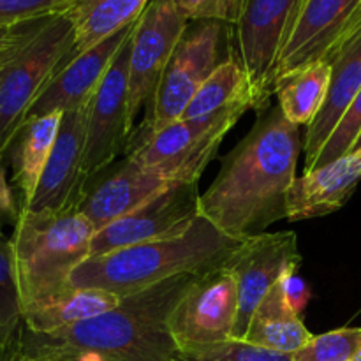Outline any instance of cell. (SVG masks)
<instances>
[{
    "label": "cell",
    "instance_id": "6da1fadb",
    "mask_svg": "<svg viewBox=\"0 0 361 361\" xmlns=\"http://www.w3.org/2000/svg\"><path fill=\"white\" fill-rule=\"evenodd\" d=\"M303 152L300 127L268 106L247 136L222 159L214 183L200 196V217L233 240L263 235L288 219V196Z\"/></svg>",
    "mask_w": 361,
    "mask_h": 361
},
{
    "label": "cell",
    "instance_id": "7a4b0ae2",
    "mask_svg": "<svg viewBox=\"0 0 361 361\" xmlns=\"http://www.w3.org/2000/svg\"><path fill=\"white\" fill-rule=\"evenodd\" d=\"M197 275H180L126 296L118 307L62 330L37 334L21 326L18 349L32 360L51 351H85L111 361H178L168 316Z\"/></svg>",
    "mask_w": 361,
    "mask_h": 361
},
{
    "label": "cell",
    "instance_id": "3957f363",
    "mask_svg": "<svg viewBox=\"0 0 361 361\" xmlns=\"http://www.w3.org/2000/svg\"><path fill=\"white\" fill-rule=\"evenodd\" d=\"M242 242L200 217L182 235L90 256L73 271L71 288L104 289L126 298L173 277L222 268Z\"/></svg>",
    "mask_w": 361,
    "mask_h": 361
},
{
    "label": "cell",
    "instance_id": "277c9868",
    "mask_svg": "<svg viewBox=\"0 0 361 361\" xmlns=\"http://www.w3.org/2000/svg\"><path fill=\"white\" fill-rule=\"evenodd\" d=\"M94 235L95 228L76 207L20 210L9 240L23 314L71 289L73 271L90 257Z\"/></svg>",
    "mask_w": 361,
    "mask_h": 361
},
{
    "label": "cell",
    "instance_id": "5b68a950",
    "mask_svg": "<svg viewBox=\"0 0 361 361\" xmlns=\"http://www.w3.org/2000/svg\"><path fill=\"white\" fill-rule=\"evenodd\" d=\"M69 13L41 18L27 37L0 60V152L6 155L28 109L74 48Z\"/></svg>",
    "mask_w": 361,
    "mask_h": 361
},
{
    "label": "cell",
    "instance_id": "8992f818",
    "mask_svg": "<svg viewBox=\"0 0 361 361\" xmlns=\"http://www.w3.org/2000/svg\"><path fill=\"white\" fill-rule=\"evenodd\" d=\"M231 56L235 55L229 44V25L189 21L166 66L143 126L136 130V136L130 137V143L145 140L182 118L204 81Z\"/></svg>",
    "mask_w": 361,
    "mask_h": 361
},
{
    "label": "cell",
    "instance_id": "52a82bcc",
    "mask_svg": "<svg viewBox=\"0 0 361 361\" xmlns=\"http://www.w3.org/2000/svg\"><path fill=\"white\" fill-rule=\"evenodd\" d=\"M247 109L250 108L236 106L203 118H180L159 133L130 143L126 155L171 183H197L226 134Z\"/></svg>",
    "mask_w": 361,
    "mask_h": 361
},
{
    "label": "cell",
    "instance_id": "ba28073f",
    "mask_svg": "<svg viewBox=\"0 0 361 361\" xmlns=\"http://www.w3.org/2000/svg\"><path fill=\"white\" fill-rule=\"evenodd\" d=\"M238 284L228 267L197 275L168 316L178 351L235 341Z\"/></svg>",
    "mask_w": 361,
    "mask_h": 361
},
{
    "label": "cell",
    "instance_id": "9c48e42d",
    "mask_svg": "<svg viewBox=\"0 0 361 361\" xmlns=\"http://www.w3.org/2000/svg\"><path fill=\"white\" fill-rule=\"evenodd\" d=\"M187 23L175 0H150L134 23L127 87V115L133 129L137 113L150 108Z\"/></svg>",
    "mask_w": 361,
    "mask_h": 361
},
{
    "label": "cell",
    "instance_id": "30bf717a",
    "mask_svg": "<svg viewBox=\"0 0 361 361\" xmlns=\"http://www.w3.org/2000/svg\"><path fill=\"white\" fill-rule=\"evenodd\" d=\"M305 0H247L235 25L236 59L256 94V109L270 106L279 56Z\"/></svg>",
    "mask_w": 361,
    "mask_h": 361
},
{
    "label": "cell",
    "instance_id": "8fae6325",
    "mask_svg": "<svg viewBox=\"0 0 361 361\" xmlns=\"http://www.w3.org/2000/svg\"><path fill=\"white\" fill-rule=\"evenodd\" d=\"M200 196L197 183H171L136 210L95 231L90 256L182 235L200 219Z\"/></svg>",
    "mask_w": 361,
    "mask_h": 361
},
{
    "label": "cell",
    "instance_id": "7c38bea8",
    "mask_svg": "<svg viewBox=\"0 0 361 361\" xmlns=\"http://www.w3.org/2000/svg\"><path fill=\"white\" fill-rule=\"evenodd\" d=\"M129 56L130 35L120 46L104 80L87 104L83 150L85 178L113 164L118 154L127 152L130 143L133 126L127 115Z\"/></svg>",
    "mask_w": 361,
    "mask_h": 361
},
{
    "label": "cell",
    "instance_id": "4fadbf2b",
    "mask_svg": "<svg viewBox=\"0 0 361 361\" xmlns=\"http://www.w3.org/2000/svg\"><path fill=\"white\" fill-rule=\"evenodd\" d=\"M302 256L295 231L263 233L243 240L226 267L238 284V319L235 341H243L261 300L279 281L298 271Z\"/></svg>",
    "mask_w": 361,
    "mask_h": 361
},
{
    "label": "cell",
    "instance_id": "5bb4252c",
    "mask_svg": "<svg viewBox=\"0 0 361 361\" xmlns=\"http://www.w3.org/2000/svg\"><path fill=\"white\" fill-rule=\"evenodd\" d=\"M361 23V0H305L279 56L277 81L310 63L330 59Z\"/></svg>",
    "mask_w": 361,
    "mask_h": 361
},
{
    "label": "cell",
    "instance_id": "9a60e30c",
    "mask_svg": "<svg viewBox=\"0 0 361 361\" xmlns=\"http://www.w3.org/2000/svg\"><path fill=\"white\" fill-rule=\"evenodd\" d=\"M168 185L171 182L126 155L122 161H115L85 180L76 208L99 231L136 210Z\"/></svg>",
    "mask_w": 361,
    "mask_h": 361
},
{
    "label": "cell",
    "instance_id": "2e32d148",
    "mask_svg": "<svg viewBox=\"0 0 361 361\" xmlns=\"http://www.w3.org/2000/svg\"><path fill=\"white\" fill-rule=\"evenodd\" d=\"M136 23V21H134ZM134 23L123 30L109 35L87 51L71 56L42 88L39 97L28 109L25 122L49 115V113H71L85 108L90 102L101 81L104 80L120 46L133 32ZM23 122V123H25Z\"/></svg>",
    "mask_w": 361,
    "mask_h": 361
},
{
    "label": "cell",
    "instance_id": "e0dca14e",
    "mask_svg": "<svg viewBox=\"0 0 361 361\" xmlns=\"http://www.w3.org/2000/svg\"><path fill=\"white\" fill-rule=\"evenodd\" d=\"M87 106L63 113L55 147L48 159L30 204L21 210H66L76 207L85 185L83 150Z\"/></svg>",
    "mask_w": 361,
    "mask_h": 361
},
{
    "label": "cell",
    "instance_id": "ac0fdd59",
    "mask_svg": "<svg viewBox=\"0 0 361 361\" xmlns=\"http://www.w3.org/2000/svg\"><path fill=\"white\" fill-rule=\"evenodd\" d=\"M328 62L331 63V81L326 101L303 136L305 171H312L328 137L361 90V23L342 41Z\"/></svg>",
    "mask_w": 361,
    "mask_h": 361
},
{
    "label": "cell",
    "instance_id": "d6986e66",
    "mask_svg": "<svg viewBox=\"0 0 361 361\" xmlns=\"http://www.w3.org/2000/svg\"><path fill=\"white\" fill-rule=\"evenodd\" d=\"M361 182V148L296 176L288 196V221L324 217L341 210Z\"/></svg>",
    "mask_w": 361,
    "mask_h": 361
},
{
    "label": "cell",
    "instance_id": "ffe728a7",
    "mask_svg": "<svg viewBox=\"0 0 361 361\" xmlns=\"http://www.w3.org/2000/svg\"><path fill=\"white\" fill-rule=\"evenodd\" d=\"M63 113H49L21 126L7 148L13 166V182L20 194V210L27 208L37 190L39 180L55 147Z\"/></svg>",
    "mask_w": 361,
    "mask_h": 361
},
{
    "label": "cell",
    "instance_id": "44dd1931",
    "mask_svg": "<svg viewBox=\"0 0 361 361\" xmlns=\"http://www.w3.org/2000/svg\"><path fill=\"white\" fill-rule=\"evenodd\" d=\"M312 337L309 328L303 324V317L289 307L279 281L257 305L243 342L284 355H295Z\"/></svg>",
    "mask_w": 361,
    "mask_h": 361
},
{
    "label": "cell",
    "instance_id": "7402d4cb",
    "mask_svg": "<svg viewBox=\"0 0 361 361\" xmlns=\"http://www.w3.org/2000/svg\"><path fill=\"white\" fill-rule=\"evenodd\" d=\"M148 2L150 0H74L71 11H67L76 30L71 56L87 51L109 35L133 25Z\"/></svg>",
    "mask_w": 361,
    "mask_h": 361
},
{
    "label": "cell",
    "instance_id": "603a6c76",
    "mask_svg": "<svg viewBox=\"0 0 361 361\" xmlns=\"http://www.w3.org/2000/svg\"><path fill=\"white\" fill-rule=\"evenodd\" d=\"M122 298L104 289L71 288L53 302L23 314V324L37 334L62 330L116 309Z\"/></svg>",
    "mask_w": 361,
    "mask_h": 361
},
{
    "label": "cell",
    "instance_id": "cb8c5ba5",
    "mask_svg": "<svg viewBox=\"0 0 361 361\" xmlns=\"http://www.w3.org/2000/svg\"><path fill=\"white\" fill-rule=\"evenodd\" d=\"M331 81V63H310L275 83L282 115L295 126L309 127L319 115Z\"/></svg>",
    "mask_w": 361,
    "mask_h": 361
},
{
    "label": "cell",
    "instance_id": "d4e9b609",
    "mask_svg": "<svg viewBox=\"0 0 361 361\" xmlns=\"http://www.w3.org/2000/svg\"><path fill=\"white\" fill-rule=\"evenodd\" d=\"M236 106L256 109V94L249 74L235 55L219 66L204 81L183 111L182 120L203 118Z\"/></svg>",
    "mask_w": 361,
    "mask_h": 361
},
{
    "label": "cell",
    "instance_id": "484cf974",
    "mask_svg": "<svg viewBox=\"0 0 361 361\" xmlns=\"http://www.w3.org/2000/svg\"><path fill=\"white\" fill-rule=\"evenodd\" d=\"M23 326L20 291L14 271L11 240L0 235V345H13L18 342Z\"/></svg>",
    "mask_w": 361,
    "mask_h": 361
},
{
    "label": "cell",
    "instance_id": "4316f807",
    "mask_svg": "<svg viewBox=\"0 0 361 361\" xmlns=\"http://www.w3.org/2000/svg\"><path fill=\"white\" fill-rule=\"evenodd\" d=\"M361 351V328H338L314 335L300 351L295 361H353Z\"/></svg>",
    "mask_w": 361,
    "mask_h": 361
},
{
    "label": "cell",
    "instance_id": "83f0119b",
    "mask_svg": "<svg viewBox=\"0 0 361 361\" xmlns=\"http://www.w3.org/2000/svg\"><path fill=\"white\" fill-rule=\"evenodd\" d=\"M178 361H295L293 355L257 348L243 341H229L207 348L178 351Z\"/></svg>",
    "mask_w": 361,
    "mask_h": 361
},
{
    "label": "cell",
    "instance_id": "f1b7e54d",
    "mask_svg": "<svg viewBox=\"0 0 361 361\" xmlns=\"http://www.w3.org/2000/svg\"><path fill=\"white\" fill-rule=\"evenodd\" d=\"M360 134H361V90L355 97V101L351 102V106L348 108L345 115L341 118V122L337 123V127H335V130L331 133V136L328 137L326 145H324L319 157H317L314 169L321 168V166H326L328 162L335 161V159L353 152V148L356 147V141H358Z\"/></svg>",
    "mask_w": 361,
    "mask_h": 361
},
{
    "label": "cell",
    "instance_id": "f546056e",
    "mask_svg": "<svg viewBox=\"0 0 361 361\" xmlns=\"http://www.w3.org/2000/svg\"><path fill=\"white\" fill-rule=\"evenodd\" d=\"M73 4L74 0H0V27L67 13Z\"/></svg>",
    "mask_w": 361,
    "mask_h": 361
},
{
    "label": "cell",
    "instance_id": "4dcf8cb0",
    "mask_svg": "<svg viewBox=\"0 0 361 361\" xmlns=\"http://www.w3.org/2000/svg\"><path fill=\"white\" fill-rule=\"evenodd\" d=\"M247 0H175L187 21H219L229 27L238 23Z\"/></svg>",
    "mask_w": 361,
    "mask_h": 361
},
{
    "label": "cell",
    "instance_id": "1f68e13d",
    "mask_svg": "<svg viewBox=\"0 0 361 361\" xmlns=\"http://www.w3.org/2000/svg\"><path fill=\"white\" fill-rule=\"evenodd\" d=\"M4 159H6V155L0 152V235H2V226L6 222H13L14 226L20 217V204L16 203L13 189L7 182Z\"/></svg>",
    "mask_w": 361,
    "mask_h": 361
},
{
    "label": "cell",
    "instance_id": "d6a6232c",
    "mask_svg": "<svg viewBox=\"0 0 361 361\" xmlns=\"http://www.w3.org/2000/svg\"><path fill=\"white\" fill-rule=\"evenodd\" d=\"M282 289H284V296L288 300L289 307L295 310L298 316H303V309L307 307L310 298L309 286L305 284L302 277L298 275V271H291V274L286 275L281 281Z\"/></svg>",
    "mask_w": 361,
    "mask_h": 361
},
{
    "label": "cell",
    "instance_id": "836d02e7",
    "mask_svg": "<svg viewBox=\"0 0 361 361\" xmlns=\"http://www.w3.org/2000/svg\"><path fill=\"white\" fill-rule=\"evenodd\" d=\"M39 20L27 21V23L20 25H7V27H0V60L6 59L21 41L28 35V32L34 28V25Z\"/></svg>",
    "mask_w": 361,
    "mask_h": 361
},
{
    "label": "cell",
    "instance_id": "e575fe53",
    "mask_svg": "<svg viewBox=\"0 0 361 361\" xmlns=\"http://www.w3.org/2000/svg\"><path fill=\"white\" fill-rule=\"evenodd\" d=\"M0 361H30L18 349V342L13 345H0Z\"/></svg>",
    "mask_w": 361,
    "mask_h": 361
},
{
    "label": "cell",
    "instance_id": "d590c367",
    "mask_svg": "<svg viewBox=\"0 0 361 361\" xmlns=\"http://www.w3.org/2000/svg\"><path fill=\"white\" fill-rule=\"evenodd\" d=\"M358 148H361V134H360L358 141H356V147H355V148H353V150H358Z\"/></svg>",
    "mask_w": 361,
    "mask_h": 361
},
{
    "label": "cell",
    "instance_id": "8d00e7d4",
    "mask_svg": "<svg viewBox=\"0 0 361 361\" xmlns=\"http://www.w3.org/2000/svg\"><path fill=\"white\" fill-rule=\"evenodd\" d=\"M353 361H361V351L358 353V355H356V358H355V360H353Z\"/></svg>",
    "mask_w": 361,
    "mask_h": 361
}]
</instances>
